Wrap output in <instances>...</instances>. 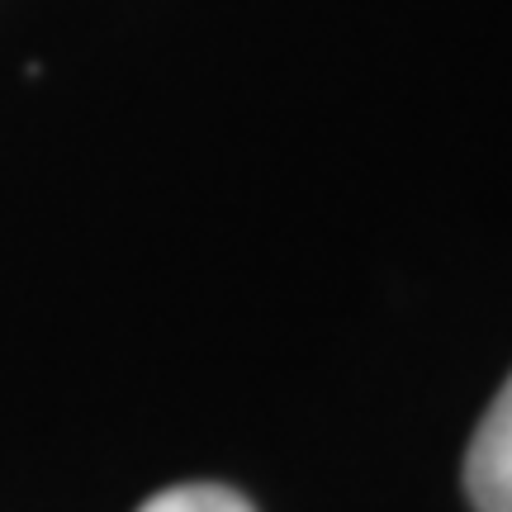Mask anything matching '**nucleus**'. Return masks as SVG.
Masks as SVG:
<instances>
[{
    "mask_svg": "<svg viewBox=\"0 0 512 512\" xmlns=\"http://www.w3.org/2000/svg\"><path fill=\"white\" fill-rule=\"evenodd\" d=\"M465 494L475 512H512V375L470 437Z\"/></svg>",
    "mask_w": 512,
    "mask_h": 512,
    "instance_id": "f257e3e1",
    "label": "nucleus"
},
{
    "mask_svg": "<svg viewBox=\"0 0 512 512\" xmlns=\"http://www.w3.org/2000/svg\"><path fill=\"white\" fill-rule=\"evenodd\" d=\"M138 512H256V508L228 484H176V489L152 494Z\"/></svg>",
    "mask_w": 512,
    "mask_h": 512,
    "instance_id": "f03ea898",
    "label": "nucleus"
}]
</instances>
